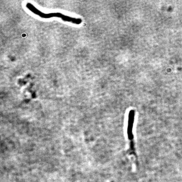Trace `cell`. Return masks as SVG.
I'll use <instances>...</instances> for the list:
<instances>
[{"mask_svg":"<svg viewBox=\"0 0 182 182\" xmlns=\"http://www.w3.org/2000/svg\"><path fill=\"white\" fill-rule=\"evenodd\" d=\"M27 8L32 13L36 15L39 16L42 18L48 19L52 17H58L61 19L65 22H71L76 25H79L82 22L81 19L76 18L72 17L67 16L61 13H43L40 10L37 9L32 3H28L26 4Z\"/></svg>","mask_w":182,"mask_h":182,"instance_id":"cell-1","label":"cell"},{"mask_svg":"<svg viewBox=\"0 0 182 182\" xmlns=\"http://www.w3.org/2000/svg\"><path fill=\"white\" fill-rule=\"evenodd\" d=\"M135 111L130 110L128 118L127 135L128 139L130 141V148L131 154H135V146L134 143L133 128L135 120Z\"/></svg>","mask_w":182,"mask_h":182,"instance_id":"cell-2","label":"cell"}]
</instances>
